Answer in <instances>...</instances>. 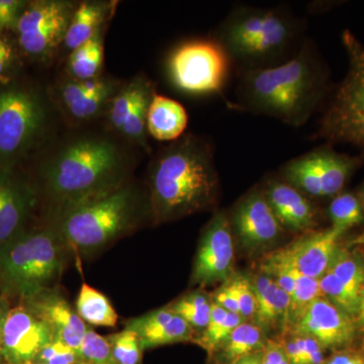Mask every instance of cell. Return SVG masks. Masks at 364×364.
<instances>
[{
    "mask_svg": "<svg viewBox=\"0 0 364 364\" xmlns=\"http://www.w3.org/2000/svg\"><path fill=\"white\" fill-rule=\"evenodd\" d=\"M77 364H91V363H88V361L83 360V361H81V363H79Z\"/></svg>",
    "mask_w": 364,
    "mask_h": 364,
    "instance_id": "f907efd6",
    "label": "cell"
},
{
    "mask_svg": "<svg viewBox=\"0 0 364 364\" xmlns=\"http://www.w3.org/2000/svg\"><path fill=\"white\" fill-rule=\"evenodd\" d=\"M212 301L218 306L225 309L228 312L240 315L238 301H237L233 289H232L229 282H225L219 289L215 291V294H213Z\"/></svg>",
    "mask_w": 364,
    "mask_h": 364,
    "instance_id": "b9f144b4",
    "label": "cell"
},
{
    "mask_svg": "<svg viewBox=\"0 0 364 364\" xmlns=\"http://www.w3.org/2000/svg\"><path fill=\"white\" fill-rule=\"evenodd\" d=\"M250 280L255 294L256 325L262 330L273 329L279 324L286 327L291 296L264 273L261 272Z\"/></svg>",
    "mask_w": 364,
    "mask_h": 364,
    "instance_id": "7402d4cb",
    "label": "cell"
},
{
    "mask_svg": "<svg viewBox=\"0 0 364 364\" xmlns=\"http://www.w3.org/2000/svg\"><path fill=\"white\" fill-rule=\"evenodd\" d=\"M80 353L83 360L91 364H117L107 337L102 336L90 328L86 330L81 343Z\"/></svg>",
    "mask_w": 364,
    "mask_h": 364,
    "instance_id": "e575fe53",
    "label": "cell"
},
{
    "mask_svg": "<svg viewBox=\"0 0 364 364\" xmlns=\"http://www.w3.org/2000/svg\"><path fill=\"white\" fill-rule=\"evenodd\" d=\"M186 109L171 98L155 93L147 116V131L158 141H176L188 127Z\"/></svg>",
    "mask_w": 364,
    "mask_h": 364,
    "instance_id": "cb8c5ba5",
    "label": "cell"
},
{
    "mask_svg": "<svg viewBox=\"0 0 364 364\" xmlns=\"http://www.w3.org/2000/svg\"><path fill=\"white\" fill-rule=\"evenodd\" d=\"M167 68L177 90L188 95H221L233 67L213 38L179 45L170 54Z\"/></svg>",
    "mask_w": 364,
    "mask_h": 364,
    "instance_id": "9c48e42d",
    "label": "cell"
},
{
    "mask_svg": "<svg viewBox=\"0 0 364 364\" xmlns=\"http://www.w3.org/2000/svg\"><path fill=\"white\" fill-rule=\"evenodd\" d=\"M9 310H11V306H9L7 299L0 296V359H4L1 355L2 337H4V325H6Z\"/></svg>",
    "mask_w": 364,
    "mask_h": 364,
    "instance_id": "f6af8a7d",
    "label": "cell"
},
{
    "mask_svg": "<svg viewBox=\"0 0 364 364\" xmlns=\"http://www.w3.org/2000/svg\"><path fill=\"white\" fill-rule=\"evenodd\" d=\"M355 322L359 331L364 333V284L363 289H361L360 296H359L358 311Z\"/></svg>",
    "mask_w": 364,
    "mask_h": 364,
    "instance_id": "bcb514c9",
    "label": "cell"
},
{
    "mask_svg": "<svg viewBox=\"0 0 364 364\" xmlns=\"http://www.w3.org/2000/svg\"><path fill=\"white\" fill-rule=\"evenodd\" d=\"M56 338L51 328L26 308H11L4 325L1 355L9 364H32L41 350Z\"/></svg>",
    "mask_w": 364,
    "mask_h": 364,
    "instance_id": "5bb4252c",
    "label": "cell"
},
{
    "mask_svg": "<svg viewBox=\"0 0 364 364\" xmlns=\"http://www.w3.org/2000/svg\"><path fill=\"white\" fill-rule=\"evenodd\" d=\"M291 332L312 337L323 348L336 351L352 346L359 330L350 316L321 296L294 323Z\"/></svg>",
    "mask_w": 364,
    "mask_h": 364,
    "instance_id": "9a60e30c",
    "label": "cell"
},
{
    "mask_svg": "<svg viewBox=\"0 0 364 364\" xmlns=\"http://www.w3.org/2000/svg\"><path fill=\"white\" fill-rule=\"evenodd\" d=\"M47 111L36 91L16 85L0 90V170L14 169L40 140Z\"/></svg>",
    "mask_w": 364,
    "mask_h": 364,
    "instance_id": "ba28073f",
    "label": "cell"
},
{
    "mask_svg": "<svg viewBox=\"0 0 364 364\" xmlns=\"http://www.w3.org/2000/svg\"><path fill=\"white\" fill-rule=\"evenodd\" d=\"M124 329L135 332L143 350L162 345L193 341L196 332L169 306L127 321Z\"/></svg>",
    "mask_w": 364,
    "mask_h": 364,
    "instance_id": "44dd1931",
    "label": "cell"
},
{
    "mask_svg": "<svg viewBox=\"0 0 364 364\" xmlns=\"http://www.w3.org/2000/svg\"><path fill=\"white\" fill-rule=\"evenodd\" d=\"M214 149L202 136L184 135L160 151L150 165L148 202L154 224L210 210L220 191Z\"/></svg>",
    "mask_w": 364,
    "mask_h": 364,
    "instance_id": "7a4b0ae2",
    "label": "cell"
},
{
    "mask_svg": "<svg viewBox=\"0 0 364 364\" xmlns=\"http://www.w3.org/2000/svg\"><path fill=\"white\" fill-rule=\"evenodd\" d=\"M301 336L303 338L306 364L324 363V348L321 346L317 340L312 338V337L306 336V335H301Z\"/></svg>",
    "mask_w": 364,
    "mask_h": 364,
    "instance_id": "ee69618b",
    "label": "cell"
},
{
    "mask_svg": "<svg viewBox=\"0 0 364 364\" xmlns=\"http://www.w3.org/2000/svg\"><path fill=\"white\" fill-rule=\"evenodd\" d=\"M18 47L6 33H0V83L11 85L18 70Z\"/></svg>",
    "mask_w": 364,
    "mask_h": 364,
    "instance_id": "8d00e7d4",
    "label": "cell"
},
{
    "mask_svg": "<svg viewBox=\"0 0 364 364\" xmlns=\"http://www.w3.org/2000/svg\"><path fill=\"white\" fill-rule=\"evenodd\" d=\"M318 282L323 296L355 321L359 301L347 291L341 282L331 272L327 270L318 279Z\"/></svg>",
    "mask_w": 364,
    "mask_h": 364,
    "instance_id": "d6a6232c",
    "label": "cell"
},
{
    "mask_svg": "<svg viewBox=\"0 0 364 364\" xmlns=\"http://www.w3.org/2000/svg\"><path fill=\"white\" fill-rule=\"evenodd\" d=\"M305 21L284 6L234 9L215 31L237 72L277 66L293 58L305 44Z\"/></svg>",
    "mask_w": 364,
    "mask_h": 364,
    "instance_id": "277c9868",
    "label": "cell"
},
{
    "mask_svg": "<svg viewBox=\"0 0 364 364\" xmlns=\"http://www.w3.org/2000/svg\"><path fill=\"white\" fill-rule=\"evenodd\" d=\"M352 244H353V245L364 246V232L363 234L359 235L358 238L354 239V240L352 241Z\"/></svg>",
    "mask_w": 364,
    "mask_h": 364,
    "instance_id": "7dc6e473",
    "label": "cell"
},
{
    "mask_svg": "<svg viewBox=\"0 0 364 364\" xmlns=\"http://www.w3.org/2000/svg\"><path fill=\"white\" fill-rule=\"evenodd\" d=\"M262 364H289L282 342L267 341L262 350Z\"/></svg>",
    "mask_w": 364,
    "mask_h": 364,
    "instance_id": "7bdbcfd3",
    "label": "cell"
},
{
    "mask_svg": "<svg viewBox=\"0 0 364 364\" xmlns=\"http://www.w3.org/2000/svg\"><path fill=\"white\" fill-rule=\"evenodd\" d=\"M77 4L63 0L28 1L16 25V44L28 58L46 62L59 51Z\"/></svg>",
    "mask_w": 364,
    "mask_h": 364,
    "instance_id": "8fae6325",
    "label": "cell"
},
{
    "mask_svg": "<svg viewBox=\"0 0 364 364\" xmlns=\"http://www.w3.org/2000/svg\"><path fill=\"white\" fill-rule=\"evenodd\" d=\"M363 162L359 156L337 152L325 144L289 160L280 168V177L306 196H336Z\"/></svg>",
    "mask_w": 364,
    "mask_h": 364,
    "instance_id": "30bf717a",
    "label": "cell"
},
{
    "mask_svg": "<svg viewBox=\"0 0 364 364\" xmlns=\"http://www.w3.org/2000/svg\"><path fill=\"white\" fill-rule=\"evenodd\" d=\"M331 91L329 68L308 38L287 62L238 73L235 107L299 128L324 105Z\"/></svg>",
    "mask_w": 364,
    "mask_h": 364,
    "instance_id": "6da1fadb",
    "label": "cell"
},
{
    "mask_svg": "<svg viewBox=\"0 0 364 364\" xmlns=\"http://www.w3.org/2000/svg\"><path fill=\"white\" fill-rule=\"evenodd\" d=\"M76 312L85 323L102 327H114L117 314L109 299L97 289L83 282L76 299Z\"/></svg>",
    "mask_w": 364,
    "mask_h": 364,
    "instance_id": "4316f807",
    "label": "cell"
},
{
    "mask_svg": "<svg viewBox=\"0 0 364 364\" xmlns=\"http://www.w3.org/2000/svg\"><path fill=\"white\" fill-rule=\"evenodd\" d=\"M37 198L32 184L14 169L0 170V245L25 229Z\"/></svg>",
    "mask_w": 364,
    "mask_h": 364,
    "instance_id": "d6986e66",
    "label": "cell"
},
{
    "mask_svg": "<svg viewBox=\"0 0 364 364\" xmlns=\"http://www.w3.org/2000/svg\"><path fill=\"white\" fill-rule=\"evenodd\" d=\"M111 344L112 354L117 364H139L142 358L143 348L135 332L123 331L107 337Z\"/></svg>",
    "mask_w": 364,
    "mask_h": 364,
    "instance_id": "836d02e7",
    "label": "cell"
},
{
    "mask_svg": "<svg viewBox=\"0 0 364 364\" xmlns=\"http://www.w3.org/2000/svg\"><path fill=\"white\" fill-rule=\"evenodd\" d=\"M348 59L346 75L330 93L314 138L327 145L345 144L356 148L364 161V44L349 30L342 33Z\"/></svg>",
    "mask_w": 364,
    "mask_h": 364,
    "instance_id": "52a82bcc",
    "label": "cell"
},
{
    "mask_svg": "<svg viewBox=\"0 0 364 364\" xmlns=\"http://www.w3.org/2000/svg\"><path fill=\"white\" fill-rule=\"evenodd\" d=\"M234 260V235L229 215L215 213L200 237L191 284L207 287L228 282L233 277Z\"/></svg>",
    "mask_w": 364,
    "mask_h": 364,
    "instance_id": "7c38bea8",
    "label": "cell"
},
{
    "mask_svg": "<svg viewBox=\"0 0 364 364\" xmlns=\"http://www.w3.org/2000/svg\"><path fill=\"white\" fill-rule=\"evenodd\" d=\"M114 6V2L107 1H85L77 4L60 50L68 56L85 44L105 26Z\"/></svg>",
    "mask_w": 364,
    "mask_h": 364,
    "instance_id": "603a6c76",
    "label": "cell"
},
{
    "mask_svg": "<svg viewBox=\"0 0 364 364\" xmlns=\"http://www.w3.org/2000/svg\"><path fill=\"white\" fill-rule=\"evenodd\" d=\"M129 160L119 145L102 136H83L66 143L41 171L55 215L127 183Z\"/></svg>",
    "mask_w": 364,
    "mask_h": 364,
    "instance_id": "3957f363",
    "label": "cell"
},
{
    "mask_svg": "<svg viewBox=\"0 0 364 364\" xmlns=\"http://www.w3.org/2000/svg\"><path fill=\"white\" fill-rule=\"evenodd\" d=\"M140 193L127 182L109 193L66 208L55 215L57 228L68 249L90 255L128 233L144 210Z\"/></svg>",
    "mask_w": 364,
    "mask_h": 364,
    "instance_id": "8992f818",
    "label": "cell"
},
{
    "mask_svg": "<svg viewBox=\"0 0 364 364\" xmlns=\"http://www.w3.org/2000/svg\"><path fill=\"white\" fill-rule=\"evenodd\" d=\"M68 247L57 228L25 229L0 245V291L4 298H31L56 287Z\"/></svg>",
    "mask_w": 364,
    "mask_h": 364,
    "instance_id": "5b68a950",
    "label": "cell"
},
{
    "mask_svg": "<svg viewBox=\"0 0 364 364\" xmlns=\"http://www.w3.org/2000/svg\"><path fill=\"white\" fill-rule=\"evenodd\" d=\"M122 86L114 79L102 76L85 81L67 78L60 83L57 98L70 119L87 122L109 107Z\"/></svg>",
    "mask_w": 364,
    "mask_h": 364,
    "instance_id": "e0dca14e",
    "label": "cell"
},
{
    "mask_svg": "<svg viewBox=\"0 0 364 364\" xmlns=\"http://www.w3.org/2000/svg\"><path fill=\"white\" fill-rule=\"evenodd\" d=\"M26 4L23 0H0V33L16 31Z\"/></svg>",
    "mask_w": 364,
    "mask_h": 364,
    "instance_id": "f35d334b",
    "label": "cell"
},
{
    "mask_svg": "<svg viewBox=\"0 0 364 364\" xmlns=\"http://www.w3.org/2000/svg\"><path fill=\"white\" fill-rule=\"evenodd\" d=\"M321 296L323 294L318 279H313L296 272V286L291 296L287 314V327H293L311 304Z\"/></svg>",
    "mask_w": 364,
    "mask_h": 364,
    "instance_id": "1f68e13d",
    "label": "cell"
},
{
    "mask_svg": "<svg viewBox=\"0 0 364 364\" xmlns=\"http://www.w3.org/2000/svg\"><path fill=\"white\" fill-rule=\"evenodd\" d=\"M104 28L90 41L67 56L66 72L74 80H90L102 76L104 65Z\"/></svg>",
    "mask_w": 364,
    "mask_h": 364,
    "instance_id": "d4e9b609",
    "label": "cell"
},
{
    "mask_svg": "<svg viewBox=\"0 0 364 364\" xmlns=\"http://www.w3.org/2000/svg\"><path fill=\"white\" fill-rule=\"evenodd\" d=\"M168 306L172 312L183 318L193 328L196 334L203 333L210 322L212 299L203 291L183 294Z\"/></svg>",
    "mask_w": 364,
    "mask_h": 364,
    "instance_id": "f1b7e54d",
    "label": "cell"
},
{
    "mask_svg": "<svg viewBox=\"0 0 364 364\" xmlns=\"http://www.w3.org/2000/svg\"><path fill=\"white\" fill-rule=\"evenodd\" d=\"M323 364H364V347L349 346L339 349Z\"/></svg>",
    "mask_w": 364,
    "mask_h": 364,
    "instance_id": "60d3db41",
    "label": "cell"
},
{
    "mask_svg": "<svg viewBox=\"0 0 364 364\" xmlns=\"http://www.w3.org/2000/svg\"><path fill=\"white\" fill-rule=\"evenodd\" d=\"M249 356H247V358L241 359V360H239L238 363L234 364H249Z\"/></svg>",
    "mask_w": 364,
    "mask_h": 364,
    "instance_id": "681fc988",
    "label": "cell"
},
{
    "mask_svg": "<svg viewBox=\"0 0 364 364\" xmlns=\"http://www.w3.org/2000/svg\"><path fill=\"white\" fill-rule=\"evenodd\" d=\"M83 361L80 352L76 351L60 339L55 338L46 345L35 363L41 364H77Z\"/></svg>",
    "mask_w": 364,
    "mask_h": 364,
    "instance_id": "d590c367",
    "label": "cell"
},
{
    "mask_svg": "<svg viewBox=\"0 0 364 364\" xmlns=\"http://www.w3.org/2000/svg\"><path fill=\"white\" fill-rule=\"evenodd\" d=\"M282 342L289 364H306L303 338L301 335L291 332L289 336Z\"/></svg>",
    "mask_w": 364,
    "mask_h": 364,
    "instance_id": "ab89813d",
    "label": "cell"
},
{
    "mask_svg": "<svg viewBox=\"0 0 364 364\" xmlns=\"http://www.w3.org/2000/svg\"><path fill=\"white\" fill-rule=\"evenodd\" d=\"M230 286L233 289L235 296L238 301L240 316L243 320L254 318L256 311L255 294L252 284L249 277L245 275H233L229 280Z\"/></svg>",
    "mask_w": 364,
    "mask_h": 364,
    "instance_id": "74e56055",
    "label": "cell"
},
{
    "mask_svg": "<svg viewBox=\"0 0 364 364\" xmlns=\"http://www.w3.org/2000/svg\"><path fill=\"white\" fill-rule=\"evenodd\" d=\"M328 270L359 301L364 284V260L358 253L339 248Z\"/></svg>",
    "mask_w": 364,
    "mask_h": 364,
    "instance_id": "f546056e",
    "label": "cell"
},
{
    "mask_svg": "<svg viewBox=\"0 0 364 364\" xmlns=\"http://www.w3.org/2000/svg\"><path fill=\"white\" fill-rule=\"evenodd\" d=\"M332 228L346 233L351 228L364 223V208L358 196L351 193H339L329 205Z\"/></svg>",
    "mask_w": 364,
    "mask_h": 364,
    "instance_id": "4dcf8cb0",
    "label": "cell"
},
{
    "mask_svg": "<svg viewBox=\"0 0 364 364\" xmlns=\"http://www.w3.org/2000/svg\"><path fill=\"white\" fill-rule=\"evenodd\" d=\"M262 191L282 228L291 231L311 232L317 226V208L305 193L282 177L268 179Z\"/></svg>",
    "mask_w": 364,
    "mask_h": 364,
    "instance_id": "ffe728a7",
    "label": "cell"
},
{
    "mask_svg": "<svg viewBox=\"0 0 364 364\" xmlns=\"http://www.w3.org/2000/svg\"><path fill=\"white\" fill-rule=\"evenodd\" d=\"M359 200H360L361 203H363V207L364 208V186L363 188H361L360 193H359Z\"/></svg>",
    "mask_w": 364,
    "mask_h": 364,
    "instance_id": "c3c4849f",
    "label": "cell"
},
{
    "mask_svg": "<svg viewBox=\"0 0 364 364\" xmlns=\"http://www.w3.org/2000/svg\"><path fill=\"white\" fill-rule=\"evenodd\" d=\"M234 236L244 250L257 252L270 247L282 234V225L270 208L262 188L252 189L229 215Z\"/></svg>",
    "mask_w": 364,
    "mask_h": 364,
    "instance_id": "4fadbf2b",
    "label": "cell"
},
{
    "mask_svg": "<svg viewBox=\"0 0 364 364\" xmlns=\"http://www.w3.org/2000/svg\"><path fill=\"white\" fill-rule=\"evenodd\" d=\"M264 333L259 326L242 322L219 349L225 364H234L264 348Z\"/></svg>",
    "mask_w": 364,
    "mask_h": 364,
    "instance_id": "484cf974",
    "label": "cell"
},
{
    "mask_svg": "<svg viewBox=\"0 0 364 364\" xmlns=\"http://www.w3.org/2000/svg\"><path fill=\"white\" fill-rule=\"evenodd\" d=\"M344 234L332 227L308 232L277 252L301 274L320 279L331 264Z\"/></svg>",
    "mask_w": 364,
    "mask_h": 364,
    "instance_id": "2e32d148",
    "label": "cell"
},
{
    "mask_svg": "<svg viewBox=\"0 0 364 364\" xmlns=\"http://www.w3.org/2000/svg\"><path fill=\"white\" fill-rule=\"evenodd\" d=\"M21 303L44 321L57 339L80 352L88 327L57 287L41 291Z\"/></svg>",
    "mask_w": 364,
    "mask_h": 364,
    "instance_id": "ac0fdd59",
    "label": "cell"
},
{
    "mask_svg": "<svg viewBox=\"0 0 364 364\" xmlns=\"http://www.w3.org/2000/svg\"><path fill=\"white\" fill-rule=\"evenodd\" d=\"M32 364H41V363H32Z\"/></svg>",
    "mask_w": 364,
    "mask_h": 364,
    "instance_id": "f5cc1de1",
    "label": "cell"
},
{
    "mask_svg": "<svg viewBox=\"0 0 364 364\" xmlns=\"http://www.w3.org/2000/svg\"><path fill=\"white\" fill-rule=\"evenodd\" d=\"M0 364H9L6 361H4V359H0Z\"/></svg>",
    "mask_w": 364,
    "mask_h": 364,
    "instance_id": "816d5d0a",
    "label": "cell"
},
{
    "mask_svg": "<svg viewBox=\"0 0 364 364\" xmlns=\"http://www.w3.org/2000/svg\"><path fill=\"white\" fill-rule=\"evenodd\" d=\"M242 322L243 318L240 315L228 312L212 301L210 322L203 332L196 337L195 342L213 355L219 351L228 337Z\"/></svg>",
    "mask_w": 364,
    "mask_h": 364,
    "instance_id": "83f0119b",
    "label": "cell"
}]
</instances>
